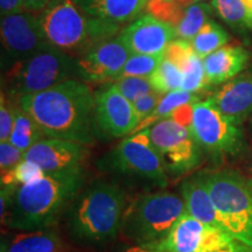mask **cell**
Here are the masks:
<instances>
[{"mask_svg": "<svg viewBox=\"0 0 252 252\" xmlns=\"http://www.w3.org/2000/svg\"><path fill=\"white\" fill-rule=\"evenodd\" d=\"M20 108L47 138L89 146L94 140V94L83 81L69 78L48 90L20 97Z\"/></svg>", "mask_w": 252, "mask_h": 252, "instance_id": "obj_1", "label": "cell"}, {"mask_svg": "<svg viewBox=\"0 0 252 252\" xmlns=\"http://www.w3.org/2000/svg\"><path fill=\"white\" fill-rule=\"evenodd\" d=\"M84 184L86 172L78 168L49 173L19 186L4 224L21 231L50 228L65 214Z\"/></svg>", "mask_w": 252, "mask_h": 252, "instance_id": "obj_2", "label": "cell"}, {"mask_svg": "<svg viewBox=\"0 0 252 252\" xmlns=\"http://www.w3.org/2000/svg\"><path fill=\"white\" fill-rule=\"evenodd\" d=\"M126 196L118 186L94 181L83 188L65 212L70 237L84 247H99L117 237L126 212Z\"/></svg>", "mask_w": 252, "mask_h": 252, "instance_id": "obj_3", "label": "cell"}, {"mask_svg": "<svg viewBox=\"0 0 252 252\" xmlns=\"http://www.w3.org/2000/svg\"><path fill=\"white\" fill-rule=\"evenodd\" d=\"M39 19L46 39L67 54L82 55L94 46L111 40L121 25L91 17L75 0H56L39 12Z\"/></svg>", "mask_w": 252, "mask_h": 252, "instance_id": "obj_4", "label": "cell"}, {"mask_svg": "<svg viewBox=\"0 0 252 252\" xmlns=\"http://www.w3.org/2000/svg\"><path fill=\"white\" fill-rule=\"evenodd\" d=\"M195 175L225 219L231 235L252 251V178L231 168L204 169Z\"/></svg>", "mask_w": 252, "mask_h": 252, "instance_id": "obj_5", "label": "cell"}, {"mask_svg": "<svg viewBox=\"0 0 252 252\" xmlns=\"http://www.w3.org/2000/svg\"><path fill=\"white\" fill-rule=\"evenodd\" d=\"M185 213V201L178 194H141L126 208L122 231L135 244L149 247L162 241Z\"/></svg>", "mask_w": 252, "mask_h": 252, "instance_id": "obj_6", "label": "cell"}, {"mask_svg": "<svg viewBox=\"0 0 252 252\" xmlns=\"http://www.w3.org/2000/svg\"><path fill=\"white\" fill-rule=\"evenodd\" d=\"M76 75V60L53 47L12 63L2 75V88L12 98L34 94L58 86Z\"/></svg>", "mask_w": 252, "mask_h": 252, "instance_id": "obj_7", "label": "cell"}, {"mask_svg": "<svg viewBox=\"0 0 252 252\" xmlns=\"http://www.w3.org/2000/svg\"><path fill=\"white\" fill-rule=\"evenodd\" d=\"M98 167L106 172L138 176L165 188L167 173L156 147L151 141L149 128L126 137L99 160Z\"/></svg>", "mask_w": 252, "mask_h": 252, "instance_id": "obj_8", "label": "cell"}, {"mask_svg": "<svg viewBox=\"0 0 252 252\" xmlns=\"http://www.w3.org/2000/svg\"><path fill=\"white\" fill-rule=\"evenodd\" d=\"M190 130L201 149L216 160L236 157L245 149L242 125L223 115L210 98L193 105Z\"/></svg>", "mask_w": 252, "mask_h": 252, "instance_id": "obj_9", "label": "cell"}, {"mask_svg": "<svg viewBox=\"0 0 252 252\" xmlns=\"http://www.w3.org/2000/svg\"><path fill=\"white\" fill-rule=\"evenodd\" d=\"M149 131L167 175H185L201 165L202 149L190 128L166 118L150 126Z\"/></svg>", "mask_w": 252, "mask_h": 252, "instance_id": "obj_10", "label": "cell"}, {"mask_svg": "<svg viewBox=\"0 0 252 252\" xmlns=\"http://www.w3.org/2000/svg\"><path fill=\"white\" fill-rule=\"evenodd\" d=\"M146 248L159 252H252L234 236L203 224L187 212L162 241Z\"/></svg>", "mask_w": 252, "mask_h": 252, "instance_id": "obj_11", "label": "cell"}, {"mask_svg": "<svg viewBox=\"0 0 252 252\" xmlns=\"http://www.w3.org/2000/svg\"><path fill=\"white\" fill-rule=\"evenodd\" d=\"M139 125L133 104L112 83L105 84L94 94V133L110 138L131 135Z\"/></svg>", "mask_w": 252, "mask_h": 252, "instance_id": "obj_12", "label": "cell"}, {"mask_svg": "<svg viewBox=\"0 0 252 252\" xmlns=\"http://www.w3.org/2000/svg\"><path fill=\"white\" fill-rule=\"evenodd\" d=\"M0 33L2 47L14 62L54 47L46 39L39 14L33 12L2 17Z\"/></svg>", "mask_w": 252, "mask_h": 252, "instance_id": "obj_13", "label": "cell"}, {"mask_svg": "<svg viewBox=\"0 0 252 252\" xmlns=\"http://www.w3.org/2000/svg\"><path fill=\"white\" fill-rule=\"evenodd\" d=\"M131 56L130 50L118 39L94 46L76 60V76L84 82H115Z\"/></svg>", "mask_w": 252, "mask_h": 252, "instance_id": "obj_14", "label": "cell"}, {"mask_svg": "<svg viewBox=\"0 0 252 252\" xmlns=\"http://www.w3.org/2000/svg\"><path fill=\"white\" fill-rule=\"evenodd\" d=\"M176 32L171 25L152 14L141 15L119 33L118 39L131 54H165L169 43L174 41Z\"/></svg>", "mask_w": 252, "mask_h": 252, "instance_id": "obj_15", "label": "cell"}, {"mask_svg": "<svg viewBox=\"0 0 252 252\" xmlns=\"http://www.w3.org/2000/svg\"><path fill=\"white\" fill-rule=\"evenodd\" d=\"M87 146L75 141L45 138L24 153V159L30 160L46 174L83 168L87 158Z\"/></svg>", "mask_w": 252, "mask_h": 252, "instance_id": "obj_16", "label": "cell"}, {"mask_svg": "<svg viewBox=\"0 0 252 252\" xmlns=\"http://www.w3.org/2000/svg\"><path fill=\"white\" fill-rule=\"evenodd\" d=\"M223 115L237 124L252 117V75L232 78L210 97Z\"/></svg>", "mask_w": 252, "mask_h": 252, "instance_id": "obj_17", "label": "cell"}, {"mask_svg": "<svg viewBox=\"0 0 252 252\" xmlns=\"http://www.w3.org/2000/svg\"><path fill=\"white\" fill-rule=\"evenodd\" d=\"M181 196L185 201L186 212L191 217L202 222L203 224L231 235L225 219L217 209L207 188L196 175L182 181Z\"/></svg>", "mask_w": 252, "mask_h": 252, "instance_id": "obj_18", "label": "cell"}, {"mask_svg": "<svg viewBox=\"0 0 252 252\" xmlns=\"http://www.w3.org/2000/svg\"><path fill=\"white\" fill-rule=\"evenodd\" d=\"M250 54L241 46H223L203 59L209 86L225 83L235 78L247 67Z\"/></svg>", "mask_w": 252, "mask_h": 252, "instance_id": "obj_19", "label": "cell"}, {"mask_svg": "<svg viewBox=\"0 0 252 252\" xmlns=\"http://www.w3.org/2000/svg\"><path fill=\"white\" fill-rule=\"evenodd\" d=\"M0 252H69L54 229L45 228L14 235H2Z\"/></svg>", "mask_w": 252, "mask_h": 252, "instance_id": "obj_20", "label": "cell"}, {"mask_svg": "<svg viewBox=\"0 0 252 252\" xmlns=\"http://www.w3.org/2000/svg\"><path fill=\"white\" fill-rule=\"evenodd\" d=\"M149 0H78L77 5L91 17L119 25L134 20Z\"/></svg>", "mask_w": 252, "mask_h": 252, "instance_id": "obj_21", "label": "cell"}, {"mask_svg": "<svg viewBox=\"0 0 252 252\" xmlns=\"http://www.w3.org/2000/svg\"><path fill=\"white\" fill-rule=\"evenodd\" d=\"M45 138H47L46 134L43 133L39 124L19 105L17 115H15L13 130H12L11 137L8 139L9 143L13 144L25 153L33 145Z\"/></svg>", "mask_w": 252, "mask_h": 252, "instance_id": "obj_22", "label": "cell"}, {"mask_svg": "<svg viewBox=\"0 0 252 252\" xmlns=\"http://www.w3.org/2000/svg\"><path fill=\"white\" fill-rule=\"evenodd\" d=\"M200 97H198L197 94H195L193 93H188V91H185L182 89L167 93L163 94L162 99L160 100L159 105L157 106V109L154 110L152 115H151L150 117H147L145 121L141 122L140 124L138 125V127L135 128L133 133L143 131L145 128H149L150 126L156 124L157 122L168 118L176 109L180 108L182 105H186V104H195L200 102Z\"/></svg>", "mask_w": 252, "mask_h": 252, "instance_id": "obj_23", "label": "cell"}, {"mask_svg": "<svg viewBox=\"0 0 252 252\" xmlns=\"http://www.w3.org/2000/svg\"><path fill=\"white\" fill-rule=\"evenodd\" d=\"M228 40V33L216 21L208 20L206 25L196 34V36L193 40H190V45L195 53L201 59H204L212 53L216 52L217 49H220V47L225 46Z\"/></svg>", "mask_w": 252, "mask_h": 252, "instance_id": "obj_24", "label": "cell"}, {"mask_svg": "<svg viewBox=\"0 0 252 252\" xmlns=\"http://www.w3.org/2000/svg\"><path fill=\"white\" fill-rule=\"evenodd\" d=\"M212 13V7L208 4H191L186 8L181 20L175 26L176 37L181 40H193L201 31Z\"/></svg>", "mask_w": 252, "mask_h": 252, "instance_id": "obj_25", "label": "cell"}, {"mask_svg": "<svg viewBox=\"0 0 252 252\" xmlns=\"http://www.w3.org/2000/svg\"><path fill=\"white\" fill-rule=\"evenodd\" d=\"M194 2V0H149L145 9L147 13L175 28L186 8Z\"/></svg>", "mask_w": 252, "mask_h": 252, "instance_id": "obj_26", "label": "cell"}, {"mask_svg": "<svg viewBox=\"0 0 252 252\" xmlns=\"http://www.w3.org/2000/svg\"><path fill=\"white\" fill-rule=\"evenodd\" d=\"M149 78L153 90L161 94L181 89L182 86V72L180 69L166 58Z\"/></svg>", "mask_w": 252, "mask_h": 252, "instance_id": "obj_27", "label": "cell"}, {"mask_svg": "<svg viewBox=\"0 0 252 252\" xmlns=\"http://www.w3.org/2000/svg\"><path fill=\"white\" fill-rule=\"evenodd\" d=\"M163 59L165 54H131L119 72L117 80L122 77H150L159 68Z\"/></svg>", "mask_w": 252, "mask_h": 252, "instance_id": "obj_28", "label": "cell"}, {"mask_svg": "<svg viewBox=\"0 0 252 252\" xmlns=\"http://www.w3.org/2000/svg\"><path fill=\"white\" fill-rule=\"evenodd\" d=\"M213 7L232 27H249V12L242 0H213Z\"/></svg>", "mask_w": 252, "mask_h": 252, "instance_id": "obj_29", "label": "cell"}, {"mask_svg": "<svg viewBox=\"0 0 252 252\" xmlns=\"http://www.w3.org/2000/svg\"><path fill=\"white\" fill-rule=\"evenodd\" d=\"M209 86L207 82L206 70H204L203 59H201L196 53L191 56L190 62L182 72L181 89L188 93H200Z\"/></svg>", "mask_w": 252, "mask_h": 252, "instance_id": "obj_30", "label": "cell"}, {"mask_svg": "<svg viewBox=\"0 0 252 252\" xmlns=\"http://www.w3.org/2000/svg\"><path fill=\"white\" fill-rule=\"evenodd\" d=\"M112 83L131 103L135 102L144 94L154 91L149 77H122Z\"/></svg>", "mask_w": 252, "mask_h": 252, "instance_id": "obj_31", "label": "cell"}, {"mask_svg": "<svg viewBox=\"0 0 252 252\" xmlns=\"http://www.w3.org/2000/svg\"><path fill=\"white\" fill-rule=\"evenodd\" d=\"M19 102L1 91L0 97V141H6L13 130Z\"/></svg>", "mask_w": 252, "mask_h": 252, "instance_id": "obj_32", "label": "cell"}, {"mask_svg": "<svg viewBox=\"0 0 252 252\" xmlns=\"http://www.w3.org/2000/svg\"><path fill=\"white\" fill-rule=\"evenodd\" d=\"M23 159V151L8 140L0 141V174L4 175L13 172Z\"/></svg>", "mask_w": 252, "mask_h": 252, "instance_id": "obj_33", "label": "cell"}, {"mask_svg": "<svg viewBox=\"0 0 252 252\" xmlns=\"http://www.w3.org/2000/svg\"><path fill=\"white\" fill-rule=\"evenodd\" d=\"M163 94H165L158 93V91H152V93L146 94H144V96L139 97L135 102L132 103L133 104L134 111L138 116V119H139V124L152 115L154 110L157 109V106L159 105L160 100L162 99Z\"/></svg>", "mask_w": 252, "mask_h": 252, "instance_id": "obj_34", "label": "cell"}, {"mask_svg": "<svg viewBox=\"0 0 252 252\" xmlns=\"http://www.w3.org/2000/svg\"><path fill=\"white\" fill-rule=\"evenodd\" d=\"M14 174H15L17 184L19 186H21V185L30 184L32 181L42 178L46 173L34 162L30 161V160L23 159L20 161V163L15 167Z\"/></svg>", "mask_w": 252, "mask_h": 252, "instance_id": "obj_35", "label": "cell"}, {"mask_svg": "<svg viewBox=\"0 0 252 252\" xmlns=\"http://www.w3.org/2000/svg\"><path fill=\"white\" fill-rule=\"evenodd\" d=\"M193 105L194 104H186L178 108L168 118L174 119L175 122L185 125L186 127H191V121H193Z\"/></svg>", "mask_w": 252, "mask_h": 252, "instance_id": "obj_36", "label": "cell"}, {"mask_svg": "<svg viewBox=\"0 0 252 252\" xmlns=\"http://www.w3.org/2000/svg\"><path fill=\"white\" fill-rule=\"evenodd\" d=\"M0 12L2 17L27 12L24 0H0Z\"/></svg>", "mask_w": 252, "mask_h": 252, "instance_id": "obj_37", "label": "cell"}, {"mask_svg": "<svg viewBox=\"0 0 252 252\" xmlns=\"http://www.w3.org/2000/svg\"><path fill=\"white\" fill-rule=\"evenodd\" d=\"M27 12H41L48 6L52 0H24Z\"/></svg>", "mask_w": 252, "mask_h": 252, "instance_id": "obj_38", "label": "cell"}, {"mask_svg": "<svg viewBox=\"0 0 252 252\" xmlns=\"http://www.w3.org/2000/svg\"><path fill=\"white\" fill-rule=\"evenodd\" d=\"M116 252H159V251L146 248L144 247V245L134 244V245H122V247L119 248Z\"/></svg>", "mask_w": 252, "mask_h": 252, "instance_id": "obj_39", "label": "cell"}, {"mask_svg": "<svg viewBox=\"0 0 252 252\" xmlns=\"http://www.w3.org/2000/svg\"><path fill=\"white\" fill-rule=\"evenodd\" d=\"M244 2L245 7H247L249 14L252 13V0H242Z\"/></svg>", "mask_w": 252, "mask_h": 252, "instance_id": "obj_40", "label": "cell"}, {"mask_svg": "<svg viewBox=\"0 0 252 252\" xmlns=\"http://www.w3.org/2000/svg\"><path fill=\"white\" fill-rule=\"evenodd\" d=\"M249 27H252V13L249 14Z\"/></svg>", "mask_w": 252, "mask_h": 252, "instance_id": "obj_41", "label": "cell"}, {"mask_svg": "<svg viewBox=\"0 0 252 252\" xmlns=\"http://www.w3.org/2000/svg\"><path fill=\"white\" fill-rule=\"evenodd\" d=\"M194 1H202V0H194Z\"/></svg>", "mask_w": 252, "mask_h": 252, "instance_id": "obj_42", "label": "cell"}, {"mask_svg": "<svg viewBox=\"0 0 252 252\" xmlns=\"http://www.w3.org/2000/svg\"><path fill=\"white\" fill-rule=\"evenodd\" d=\"M251 125H252V117H251Z\"/></svg>", "mask_w": 252, "mask_h": 252, "instance_id": "obj_43", "label": "cell"}]
</instances>
